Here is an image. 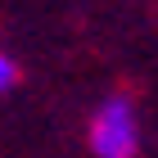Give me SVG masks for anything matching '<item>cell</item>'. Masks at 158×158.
<instances>
[{"label":"cell","instance_id":"7a4b0ae2","mask_svg":"<svg viewBox=\"0 0 158 158\" xmlns=\"http://www.w3.org/2000/svg\"><path fill=\"white\" fill-rule=\"evenodd\" d=\"M18 77H23V68H18V59H14L9 50H0V99L9 95L14 86H18Z\"/></svg>","mask_w":158,"mask_h":158},{"label":"cell","instance_id":"6da1fadb","mask_svg":"<svg viewBox=\"0 0 158 158\" xmlns=\"http://www.w3.org/2000/svg\"><path fill=\"white\" fill-rule=\"evenodd\" d=\"M140 140H145V127H140V109L131 104V95H104L86 118V149L90 158H140Z\"/></svg>","mask_w":158,"mask_h":158}]
</instances>
